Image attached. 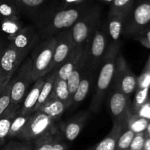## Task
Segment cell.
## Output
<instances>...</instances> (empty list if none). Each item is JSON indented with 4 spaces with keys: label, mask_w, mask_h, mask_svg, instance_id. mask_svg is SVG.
<instances>
[{
    "label": "cell",
    "mask_w": 150,
    "mask_h": 150,
    "mask_svg": "<svg viewBox=\"0 0 150 150\" xmlns=\"http://www.w3.org/2000/svg\"><path fill=\"white\" fill-rule=\"evenodd\" d=\"M134 4V0H113L110 11L127 16Z\"/></svg>",
    "instance_id": "4dcf8cb0"
},
{
    "label": "cell",
    "mask_w": 150,
    "mask_h": 150,
    "mask_svg": "<svg viewBox=\"0 0 150 150\" xmlns=\"http://www.w3.org/2000/svg\"><path fill=\"white\" fill-rule=\"evenodd\" d=\"M135 134L136 133L129 128H127L125 130L123 131L117 141L116 150H127L131 144L132 140L134 138Z\"/></svg>",
    "instance_id": "d6a6232c"
},
{
    "label": "cell",
    "mask_w": 150,
    "mask_h": 150,
    "mask_svg": "<svg viewBox=\"0 0 150 150\" xmlns=\"http://www.w3.org/2000/svg\"><path fill=\"white\" fill-rule=\"evenodd\" d=\"M149 121L145 118L139 116L136 113H133L128 119L127 126L130 129H131L134 133H139V132H145Z\"/></svg>",
    "instance_id": "f546056e"
},
{
    "label": "cell",
    "mask_w": 150,
    "mask_h": 150,
    "mask_svg": "<svg viewBox=\"0 0 150 150\" xmlns=\"http://www.w3.org/2000/svg\"><path fill=\"white\" fill-rule=\"evenodd\" d=\"M125 16L109 11L107 20L106 28L108 35L111 37L112 41L111 44L119 45L120 37L123 34V28H124V22L125 19Z\"/></svg>",
    "instance_id": "ac0fdd59"
},
{
    "label": "cell",
    "mask_w": 150,
    "mask_h": 150,
    "mask_svg": "<svg viewBox=\"0 0 150 150\" xmlns=\"http://www.w3.org/2000/svg\"><path fill=\"white\" fill-rule=\"evenodd\" d=\"M20 13L16 0H0V21L4 19H19Z\"/></svg>",
    "instance_id": "d4e9b609"
},
{
    "label": "cell",
    "mask_w": 150,
    "mask_h": 150,
    "mask_svg": "<svg viewBox=\"0 0 150 150\" xmlns=\"http://www.w3.org/2000/svg\"><path fill=\"white\" fill-rule=\"evenodd\" d=\"M100 9L98 6L89 7L71 28L73 51L82 53L100 23Z\"/></svg>",
    "instance_id": "3957f363"
},
{
    "label": "cell",
    "mask_w": 150,
    "mask_h": 150,
    "mask_svg": "<svg viewBox=\"0 0 150 150\" xmlns=\"http://www.w3.org/2000/svg\"><path fill=\"white\" fill-rule=\"evenodd\" d=\"M18 111L7 108L0 116V149L5 144L7 140L10 124Z\"/></svg>",
    "instance_id": "603a6c76"
},
{
    "label": "cell",
    "mask_w": 150,
    "mask_h": 150,
    "mask_svg": "<svg viewBox=\"0 0 150 150\" xmlns=\"http://www.w3.org/2000/svg\"><path fill=\"white\" fill-rule=\"evenodd\" d=\"M149 90V88H139L138 90L134 100V108L136 111L148 101Z\"/></svg>",
    "instance_id": "e575fe53"
},
{
    "label": "cell",
    "mask_w": 150,
    "mask_h": 150,
    "mask_svg": "<svg viewBox=\"0 0 150 150\" xmlns=\"http://www.w3.org/2000/svg\"><path fill=\"white\" fill-rule=\"evenodd\" d=\"M109 105L114 121H128L133 114L129 97L118 90L113 89Z\"/></svg>",
    "instance_id": "7c38bea8"
},
{
    "label": "cell",
    "mask_w": 150,
    "mask_h": 150,
    "mask_svg": "<svg viewBox=\"0 0 150 150\" xmlns=\"http://www.w3.org/2000/svg\"><path fill=\"white\" fill-rule=\"evenodd\" d=\"M120 52L119 45L111 44L108 46V50L99 68L95 94L89 105V110L93 113H97L100 111L105 94L112 84L117 56Z\"/></svg>",
    "instance_id": "6da1fadb"
},
{
    "label": "cell",
    "mask_w": 150,
    "mask_h": 150,
    "mask_svg": "<svg viewBox=\"0 0 150 150\" xmlns=\"http://www.w3.org/2000/svg\"><path fill=\"white\" fill-rule=\"evenodd\" d=\"M97 72L93 70L85 68V71L83 72V74L82 76L81 80L79 83V87L75 93L74 96L73 97L71 102V106L73 107H77L79 105L80 103L84 100L86 96H87L89 90H90L92 85L94 84L95 82V76H96Z\"/></svg>",
    "instance_id": "9a60e30c"
},
{
    "label": "cell",
    "mask_w": 150,
    "mask_h": 150,
    "mask_svg": "<svg viewBox=\"0 0 150 150\" xmlns=\"http://www.w3.org/2000/svg\"><path fill=\"white\" fill-rule=\"evenodd\" d=\"M23 27V24L19 19H4L1 21V30L8 35V38L16 35Z\"/></svg>",
    "instance_id": "f1b7e54d"
},
{
    "label": "cell",
    "mask_w": 150,
    "mask_h": 150,
    "mask_svg": "<svg viewBox=\"0 0 150 150\" xmlns=\"http://www.w3.org/2000/svg\"><path fill=\"white\" fill-rule=\"evenodd\" d=\"M38 110L43 113L54 121H56L59 119L65 111L66 106L59 100L51 96Z\"/></svg>",
    "instance_id": "ffe728a7"
},
{
    "label": "cell",
    "mask_w": 150,
    "mask_h": 150,
    "mask_svg": "<svg viewBox=\"0 0 150 150\" xmlns=\"http://www.w3.org/2000/svg\"><path fill=\"white\" fill-rule=\"evenodd\" d=\"M142 150H150V138L146 136L144 144L143 149Z\"/></svg>",
    "instance_id": "b9f144b4"
},
{
    "label": "cell",
    "mask_w": 150,
    "mask_h": 150,
    "mask_svg": "<svg viewBox=\"0 0 150 150\" xmlns=\"http://www.w3.org/2000/svg\"><path fill=\"white\" fill-rule=\"evenodd\" d=\"M54 121H55L39 110L35 112L16 138L34 142L42 135L54 129L53 125Z\"/></svg>",
    "instance_id": "ba28073f"
},
{
    "label": "cell",
    "mask_w": 150,
    "mask_h": 150,
    "mask_svg": "<svg viewBox=\"0 0 150 150\" xmlns=\"http://www.w3.org/2000/svg\"><path fill=\"white\" fill-rule=\"evenodd\" d=\"M100 1H103V2H105V3H111L113 1V0H100Z\"/></svg>",
    "instance_id": "f6af8a7d"
},
{
    "label": "cell",
    "mask_w": 150,
    "mask_h": 150,
    "mask_svg": "<svg viewBox=\"0 0 150 150\" xmlns=\"http://www.w3.org/2000/svg\"><path fill=\"white\" fill-rule=\"evenodd\" d=\"M138 79L130 70L121 52L119 53L111 87L130 96L137 88Z\"/></svg>",
    "instance_id": "9c48e42d"
},
{
    "label": "cell",
    "mask_w": 150,
    "mask_h": 150,
    "mask_svg": "<svg viewBox=\"0 0 150 150\" xmlns=\"http://www.w3.org/2000/svg\"><path fill=\"white\" fill-rule=\"evenodd\" d=\"M128 121H114L112 129L100 142L87 150H116L117 141L120 135L125 130Z\"/></svg>",
    "instance_id": "5bb4252c"
},
{
    "label": "cell",
    "mask_w": 150,
    "mask_h": 150,
    "mask_svg": "<svg viewBox=\"0 0 150 150\" xmlns=\"http://www.w3.org/2000/svg\"><path fill=\"white\" fill-rule=\"evenodd\" d=\"M108 32L106 24L100 23L84 47L82 56L86 68L98 71L108 50Z\"/></svg>",
    "instance_id": "277c9868"
},
{
    "label": "cell",
    "mask_w": 150,
    "mask_h": 150,
    "mask_svg": "<svg viewBox=\"0 0 150 150\" xmlns=\"http://www.w3.org/2000/svg\"><path fill=\"white\" fill-rule=\"evenodd\" d=\"M145 138H146V135L144 132L135 134L134 138L132 140L131 144L127 150H142L144 144Z\"/></svg>",
    "instance_id": "d590c367"
},
{
    "label": "cell",
    "mask_w": 150,
    "mask_h": 150,
    "mask_svg": "<svg viewBox=\"0 0 150 150\" xmlns=\"http://www.w3.org/2000/svg\"><path fill=\"white\" fill-rule=\"evenodd\" d=\"M8 44L0 58V77L11 78L26 57Z\"/></svg>",
    "instance_id": "4fadbf2b"
},
{
    "label": "cell",
    "mask_w": 150,
    "mask_h": 150,
    "mask_svg": "<svg viewBox=\"0 0 150 150\" xmlns=\"http://www.w3.org/2000/svg\"><path fill=\"white\" fill-rule=\"evenodd\" d=\"M82 53L74 52L72 51L71 55L67 61L57 71V76L63 80H67L72 72L77 66L78 63L81 57Z\"/></svg>",
    "instance_id": "cb8c5ba5"
},
{
    "label": "cell",
    "mask_w": 150,
    "mask_h": 150,
    "mask_svg": "<svg viewBox=\"0 0 150 150\" xmlns=\"http://www.w3.org/2000/svg\"><path fill=\"white\" fill-rule=\"evenodd\" d=\"M32 61L30 57L25 58L21 63L16 75L12 76L11 91H10V104L9 109L18 111L21 103L29 90V86L33 82L32 78Z\"/></svg>",
    "instance_id": "8992f818"
},
{
    "label": "cell",
    "mask_w": 150,
    "mask_h": 150,
    "mask_svg": "<svg viewBox=\"0 0 150 150\" xmlns=\"http://www.w3.org/2000/svg\"><path fill=\"white\" fill-rule=\"evenodd\" d=\"M89 7L86 4H79L49 13L47 21L44 22L41 30H39L40 39H45L66 29H71Z\"/></svg>",
    "instance_id": "7a4b0ae2"
},
{
    "label": "cell",
    "mask_w": 150,
    "mask_h": 150,
    "mask_svg": "<svg viewBox=\"0 0 150 150\" xmlns=\"http://www.w3.org/2000/svg\"><path fill=\"white\" fill-rule=\"evenodd\" d=\"M45 76L39 78L38 80L34 82L33 86L31 89L29 90L26 94L24 99L23 100L21 105L20 109L17 112L19 114H33L34 108L37 104L38 98H39L41 88L45 82Z\"/></svg>",
    "instance_id": "2e32d148"
},
{
    "label": "cell",
    "mask_w": 150,
    "mask_h": 150,
    "mask_svg": "<svg viewBox=\"0 0 150 150\" xmlns=\"http://www.w3.org/2000/svg\"><path fill=\"white\" fill-rule=\"evenodd\" d=\"M137 114L150 121V101H146L137 110Z\"/></svg>",
    "instance_id": "f35d334b"
},
{
    "label": "cell",
    "mask_w": 150,
    "mask_h": 150,
    "mask_svg": "<svg viewBox=\"0 0 150 150\" xmlns=\"http://www.w3.org/2000/svg\"><path fill=\"white\" fill-rule=\"evenodd\" d=\"M138 88H150V68L147 66V69L144 70L142 76L138 79Z\"/></svg>",
    "instance_id": "8d00e7d4"
},
{
    "label": "cell",
    "mask_w": 150,
    "mask_h": 150,
    "mask_svg": "<svg viewBox=\"0 0 150 150\" xmlns=\"http://www.w3.org/2000/svg\"><path fill=\"white\" fill-rule=\"evenodd\" d=\"M89 113L86 111L81 112L76 115L75 117L69 120L67 123L62 125V130L66 139L69 141H73L76 139L81 132L87 118Z\"/></svg>",
    "instance_id": "e0dca14e"
},
{
    "label": "cell",
    "mask_w": 150,
    "mask_h": 150,
    "mask_svg": "<svg viewBox=\"0 0 150 150\" xmlns=\"http://www.w3.org/2000/svg\"><path fill=\"white\" fill-rule=\"evenodd\" d=\"M56 76H57V71L50 72L49 74H48L45 76V82H44L43 85H42V88H41L39 98H38V101H37L36 105H35V108H34V113L38 111L40 108L41 106L51 96V93H52L53 91V88H54Z\"/></svg>",
    "instance_id": "44dd1931"
},
{
    "label": "cell",
    "mask_w": 150,
    "mask_h": 150,
    "mask_svg": "<svg viewBox=\"0 0 150 150\" xmlns=\"http://www.w3.org/2000/svg\"><path fill=\"white\" fill-rule=\"evenodd\" d=\"M12 83H13V79L11 78L0 95V116L4 113V111L8 108L10 104V91H11Z\"/></svg>",
    "instance_id": "836d02e7"
},
{
    "label": "cell",
    "mask_w": 150,
    "mask_h": 150,
    "mask_svg": "<svg viewBox=\"0 0 150 150\" xmlns=\"http://www.w3.org/2000/svg\"><path fill=\"white\" fill-rule=\"evenodd\" d=\"M11 78L0 77V95L1 94L2 91H4V88H5L6 85H7V83H8L9 81L10 80V79H11Z\"/></svg>",
    "instance_id": "60d3db41"
},
{
    "label": "cell",
    "mask_w": 150,
    "mask_h": 150,
    "mask_svg": "<svg viewBox=\"0 0 150 150\" xmlns=\"http://www.w3.org/2000/svg\"><path fill=\"white\" fill-rule=\"evenodd\" d=\"M148 66H149V67L150 68V59H149V63H148V65H147Z\"/></svg>",
    "instance_id": "bcb514c9"
},
{
    "label": "cell",
    "mask_w": 150,
    "mask_h": 150,
    "mask_svg": "<svg viewBox=\"0 0 150 150\" xmlns=\"http://www.w3.org/2000/svg\"><path fill=\"white\" fill-rule=\"evenodd\" d=\"M32 114H19L16 113V116L13 119L10 124V131H9L7 139H13L16 138L19 132L23 129L26 124L30 119Z\"/></svg>",
    "instance_id": "4316f807"
},
{
    "label": "cell",
    "mask_w": 150,
    "mask_h": 150,
    "mask_svg": "<svg viewBox=\"0 0 150 150\" xmlns=\"http://www.w3.org/2000/svg\"><path fill=\"white\" fill-rule=\"evenodd\" d=\"M85 68H86V66H85L84 60H83V56L81 55V57L80 60L78 63L77 66H76L73 71L72 72L71 74L68 77V79H67L69 94H70L68 108L70 107V105H71L72 99H73V96H74L75 93H76V90H77L78 87H79V83H80L81 80L82 76H83V72L85 71Z\"/></svg>",
    "instance_id": "d6986e66"
},
{
    "label": "cell",
    "mask_w": 150,
    "mask_h": 150,
    "mask_svg": "<svg viewBox=\"0 0 150 150\" xmlns=\"http://www.w3.org/2000/svg\"><path fill=\"white\" fill-rule=\"evenodd\" d=\"M51 0H16L20 12L34 13L48 5Z\"/></svg>",
    "instance_id": "484cf974"
},
{
    "label": "cell",
    "mask_w": 150,
    "mask_h": 150,
    "mask_svg": "<svg viewBox=\"0 0 150 150\" xmlns=\"http://www.w3.org/2000/svg\"><path fill=\"white\" fill-rule=\"evenodd\" d=\"M55 37L56 46L50 72L58 70L67 61L73 51L71 29L59 32Z\"/></svg>",
    "instance_id": "30bf717a"
},
{
    "label": "cell",
    "mask_w": 150,
    "mask_h": 150,
    "mask_svg": "<svg viewBox=\"0 0 150 150\" xmlns=\"http://www.w3.org/2000/svg\"><path fill=\"white\" fill-rule=\"evenodd\" d=\"M144 132H145V135H146V136L150 138V121H149V123H148V125H147V126H146V130H145Z\"/></svg>",
    "instance_id": "ee69618b"
},
{
    "label": "cell",
    "mask_w": 150,
    "mask_h": 150,
    "mask_svg": "<svg viewBox=\"0 0 150 150\" xmlns=\"http://www.w3.org/2000/svg\"><path fill=\"white\" fill-rule=\"evenodd\" d=\"M6 46H7V45H5V44H4L3 42H0V58L2 56L3 53H4V50L6 49Z\"/></svg>",
    "instance_id": "7bdbcfd3"
},
{
    "label": "cell",
    "mask_w": 150,
    "mask_h": 150,
    "mask_svg": "<svg viewBox=\"0 0 150 150\" xmlns=\"http://www.w3.org/2000/svg\"><path fill=\"white\" fill-rule=\"evenodd\" d=\"M33 141L11 140L4 144L0 150H33Z\"/></svg>",
    "instance_id": "1f68e13d"
},
{
    "label": "cell",
    "mask_w": 150,
    "mask_h": 150,
    "mask_svg": "<svg viewBox=\"0 0 150 150\" xmlns=\"http://www.w3.org/2000/svg\"><path fill=\"white\" fill-rule=\"evenodd\" d=\"M150 27V0H139L125 17L123 34L134 37Z\"/></svg>",
    "instance_id": "52a82bcc"
},
{
    "label": "cell",
    "mask_w": 150,
    "mask_h": 150,
    "mask_svg": "<svg viewBox=\"0 0 150 150\" xmlns=\"http://www.w3.org/2000/svg\"><path fill=\"white\" fill-rule=\"evenodd\" d=\"M57 134V131L54 129L35 140L33 150H52Z\"/></svg>",
    "instance_id": "83f0119b"
},
{
    "label": "cell",
    "mask_w": 150,
    "mask_h": 150,
    "mask_svg": "<svg viewBox=\"0 0 150 150\" xmlns=\"http://www.w3.org/2000/svg\"><path fill=\"white\" fill-rule=\"evenodd\" d=\"M56 46V37H49L38 43L32 49L30 57L32 61V78L35 82L50 73Z\"/></svg>",
    "instance_id": "5b68a950"
},
{
    "label": "cell",
    "mask_w": 150,
    "mask_h": 150,
    "mask_svg": "<svg viewBox=\"0 0 150 150\" xmlns=\"http://www.w3.org/2000/svg\"><path fill=\"white\" fill-rule=\"evenodd\" d=\"M52 150H67V144L63 141L58 133L56 136L55 142H54Z\"/></svg>",
    "instance_id": "ab89813d"
},
{
    "label": "cell",
    "mask_w": 150,
    "mask_h": 150,
    "mask_svg": "<svg viewBox=\"0 0 150 150\" xmlns=\"http://www.w3.org/2000/svg\"><path fill=\"white\" fill-rule=\"evenodd\" d=\"M135 38L145 47L150 49V27L145 29Z\"/></svg>",
    "instance_id": "74e56055"
},
{
    "label": "cell",
    "mask_w": 150,
    "mask_h": 150,
    "mask_svg": "<svg viewBox=\"0 0 150 150\" xmlns=\"http://www.w3.org/2000/svg\"><path fill=\"white\" fill-rule=\"evenodd\" d=\"M51 96L65 104L66 110L68 109L69 99H70V94H69L68 86H67V80H63L59 79L56 76L54 81V88H53Z\"/></svg>",
    "instance_id": "7402d4cb"
},
{
    "label": "cell",
    "mask_w": 150,
    "mask_h": 150,
    "mask_svg": "<svg viewBox=\"0 0 150 150\" xmlns=\"http://www.w3.org/2000/svg\"><path fill=\"white\" fill-rule=\"evenodd\" d=\"M9 44L20 52L28 55L29 51L39 43V30L33 25L23 27L16 35L10 37Z\"/></svg>",
    "instance_id": "8fae6325"
}]
</instances>
